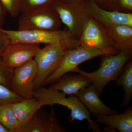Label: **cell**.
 Segmentation results:
<instances>
[{
	"mask_svg": "<svg viewBox=\"0 0 132 132\" xmlns=\"http://www.w3.org/2000/svg\"><path fill=\"white\" fill-rule=\"evenodd\" d=\"M65 94L61 91L44 86L35 89L34 97L42 103L43 106H53L55 104L65 107L71 111L69 120L82 121L87 120L89 127L94 132H101L98 123L92 120L90 116V113L76 95H69L67 97Z\"/></svg>",
	"mask_w": 132,
	"mask_h": 132,
	"instance_id": "1",
	"label": "cell"
},
{
	"mask_svg": "<svg viewBox=\"0 0 132 132\" xmlns=\"http://www.w3.org/2000/svg\"><path fill=\"white\" fill-rule=\"evenodd\" d=\"M13 43H26L31 44L40 43L59 44L67 49H71L80 45L79 41L74 38L67 29L64 30L49 31L43 30H11L0 28Z\"/></svg>",
	"mask_w": 132,
	"mask_h": 132,
	"instance_id": "2",
	"label": "cell"
},
{
	"mask_svg": "<svg viewBox=\"0 0 132 132\" xmlns=\"http://www.w3.org/2000/svg\"><path fill=\"white\" fill-rule=\"evenodd\" d=\"M102 56L100 67L94 72H87L78 67L73 72L89 78L99 95L101 94L108 83L118 78L125 65L131 58L132 54L120 52L116 54Z\"/></svg>",
	"mask_w": 132,
	"mask_h": 132,
	"instance_id": "3",
	"label": "cell"
},
{
	"mask_svg": "<svg viewBox=\"0 0 132 132\" xmlns=\"http://www.w3.org/2000/svg\"><path fill=\"white\" fill-rule=\"evenodd\" d=\"M62 23L78 40L90 16L86 2L65 3L58 1L53 7Z\"/></svg>",
	"mask_w": 132,
	"mask_h": 132,
	"instance_id": "4",
	"label": "cell"
},
{
	"mask_svg": "<svg viewBox=\"0 0 132 132\" xmlns=\"http://www.w3.org/2000/svg\"><path fill=\"white\" fill-rule=\"evenodd\" d=\"M67 50L59 44H49L36 55L34 59L38 71L34 83L35 89L44 86L45 80L59 67Z\"/></svg>",
	"mask_w": 132,
	"mask_h": 132,
	"instance_id": "5",
	"label": "cell"
},
{
	"mask_svg": "<svg viewBox=\"0 0 132 132\" xmlns=\"http://www.w3.org/2000/svg\"><path fill=\"white\" fill-rule=\"evenodd\" d=\"M102 55H104V54L98 50L83 45L67 50L59 67L47 78L44 86L53 84L62 76L73 72L78 66L85 62Z\"/></svg>",
	"mask_w": 132,
	"mask_h": 132,
	"instance_id": "6",
	"label": "cell"
},
{
	"mask_svg": "<svg viewBox=\"0 0 132 132\" xmlns=\"http://www.w3.org/2000/svg\"><path fill=\"white\" fill-rule=\"evenodd\" d=\"M62 23L53 7L43 8L21 13L19 16L18 30H60Z\"/></svg>",
	"mask_w": 132,
	"mask_h": 132,
	"instance_id": "7",
	"label": "cell"
},
{
	"mask_svg": "<svg viewBox=\"0 0 132 132\" xmlns=\"http://www.w3.org/2000/svg\"><path fill=\"white\" fill-rule=\"evenodd\" d=\"M79 40L80 45L98 50L104 55L120 52L114 47L105 29L90 15Z\"/></svg>",
	"mask_w": 132,
	"mask_h": 132,
	"instance_id": "8",
	"label": "cell"
},
{
	"mask_svg": "<svg viewBox=\"0 0 132 132\" xmlns=\"http://www.w3.org/2000/svg\"><path fill=\"white\" fill-rule=\"evenodd\" d=\"M37 71V65L34 59L14 69L10 82V90L24 100L34 98V83Z\"/></svg>",
	"mask_w": 132,
	"mask_h": 132,
	"instance_id": "9",
	"label": "cell"
},
{
	"mask_svg": "<svg viewBox=\"0 0 132 132\" xmlns=\"http://www.w3.org/2000/svg\"><path fill=\"white\" fill-rule=\"evenodd\" d=\"M41 48L39 44L13 43L8 46L1 57L7 67L14 69L34 59Z\"/></svg>",
	"mask_w": 132,
	"mask_h": 132,
	"instance_id": "10",
	"label": "cell"
},
{
	"mask_svg": "<svg viewBox=\"0 0 132 132\" xmlns=\"http://www.w3.org/2000/svg\"><path fill=\"white\" fill-rule=\"evenodd\" d=\"M89 14L104 28L115 25H127L132 27V13H122L104 9L93 0H86Z\"/></svg>",
	"mask_w": 132,
	"mask_h": 132,
	"instance_id": "11",
	"label": "cell"
},
{
	"mask_svg": "<svg viewBox=\"0 0 132 132\" xmlns=\"http://www.w3.org/2000/svg\"><path fill=\"white\" fill-rule=\"evenodd\" d=\"M52 108L49 113L39 109L29 122L22 128L21 132H65Z\"/></svg>",
	"mask_w": 132,
	"mask_h": 132,
	"instance_id": "12",
	"label": "cell"
},
{
	"mask_svg": "<svg viewBox=\"0 0 132 132\" xmlns=\"http://www.w3.org/2000/svg\"><path fill=\"white\" fill-rule=\"evenodd\" d=\"M94 87L91 85L79 91L76 95L94 116L111 115L118 114L102 101Z\"/></svg>",
	"mask_w": 132,
	"mask_h": 132,
	"instance_id": "13",
	"label": "cell"
},
{
	"mask_svg": "<svg viewBox=\"0 0 132 132\" xmlns=\"http://www.w3.org/2000/svg\"><path fill=\"white\" fill-rule=\"evenodd\" d=\"M92 85L90 79L81 74H65L54 83L49 88L61 91L66 95H77L80 90Z\"/></svg>",
	"mask_w": 132,
	"mask_h": 132,
	"instance_id": "14",
	"label": "cell"
},
{
	"mask_svg": "<svg viewBox=\"0 0 132 132\" xmlns=\"http://www.w3.org/2000/svg\"><path fill=\"white\" fill-rule=\"evenodd\" d=\"M105 29L116 49L132 54V26L115 25Z\"/></svg>",
	"mask_w": 132,
	"mask_h": 132,
	"instance_id": "15",
	"label": "cell"
},
{
	"mask_svg": "<svg viewBox=\"0 0 132 132\" xmlns=\"http://www.w3.org/2000/svg\"><path fill=\"white\" fill-rule=\"evenodd\" d=\"M95 121L105 125L104 132L117 130L120 132H132V109L130 108L121 114L96 115Z\"/></svg>",
	"mask_w": 132,
	"mask_h": 132,
	"instance_id": "16",
	"label": "cell"
},
{
	"mask_svg": "<svg viewBox=\"0 0 132 132\" xmlns=\"http://www.w3.org/2000/svg\"><path fill=\"white\" fill-rule=\"evenodd\" d=\"M11 106L21 128L29 122L36 112L43 106L42 103L34 97L11 103Z\"/></svg>",
	"mask_w": 132,
	"mask_h": 132,
	"instance_id": "17",
	"label": "cell"
},
{
	"mask_svg": "<svg viewBox=\"0 0 132 132\" xmlns=\"http://www.w3.org/2000/svg\"><path fill=\"white\" fill-rule=\"evenodd\" d=\"M116 86H121L124 90V97L122 107L130 103L132 97V61L129 60L125 65L123 71L115 80Z\"/></svg>",
	"mask_w": 132,
	"mask_h": 132,
	"instance_id": "18",
	"label": "cell"
},
{
	"mask_svg": "<svg viewBox=\"0 0 132 132\" xmlns=\"http://www.w3.org/2000/svg\"><path fill=\"white\" fill-rule=\"evenodd\" d=\"M11 103L0 106V123L11 132H21V127L12 109Z\"/></svg>",
	"mask_w": 132,
	"mask_h": 132,
	"instance_id": "19",
	"label": "cell"
},
{
	"mask_svg": "<svg viewBox=\"0 0 132 132\" xmlns=\"http://www.w3.org/2000/svg\"><path fill=\"white\" fill-rule=\"evenodd\" d=\"M21 14L43 8L53 7L59 0H20Z\"/></svg>",
	"mask_w": 132,
	"mask_h": 132,
	"instance_id": "20",
	"label": "cell"
},
{
	"mask_svg": "<svg viewBox=\"0 0 132 132\" xmlns=\"http://www.w3.org/2000/svg\"><path fill=\"white\" fill-rule=\"evenodd\" d=\"M107 10L132 13V0H110Z\"/></svg>",
	"mask_w": 132,
	"mask_h": 132,
	"instance_id": "21",
	"label": "cell"
},
{
	"mask_svg": "<svg viewBox=\"0 0 132 132\" xmlns=\"http://www.w3.org/2000/svg\"><path fill=\"white\" fill-rule=\"evenodd\" d=\"M24 100L14 94L9 88L0 84V106L6 103H15Z\"/></svg>",
	"mask_w": 132,
	"mask_h": 132,
	"instance_id": "22",
	"label": "cell"
},
{
	"mask_svg": "<svg viewBox=\"0 0 132 132\" xmlns=\"http://www.w3.org/2000/svg\"><path fill=\"white\" fill-rule=\"evenodd\" d=\"M13 69L7 67L0 57V84L10 90V82Z\"/></svg>",
	"mask_w": 132,
	"mask_h": 132,
	"instance_id": "23",
	"label": "cell"
},
{
	"mask_svg": "<svg viewBox=\"0 0 132 132\" xmlns=\"http://www.w3.org/2000/svg\"><path fill=\"white\" fill-rule=\"evenodd\" d=\"M7 13L12 17H16L21 14L20 0H0Z\"/></svg>",
	"mask_w": 132,
	"mask_h": 132,
	"instance_id": "24",
	"label": "cell"
},
{
	"mask_svg": "<svg viewBox=\"0 0 132 132\" xmlns=\"http://www.w3.org/2000/svg\"><path fill=\"white\" fill-rule=\"evenodd\" d=\"M10 43V40L6 35L0 31V57Z\"/></svg>",
	"mask_w": 132,
	"mask_h": 132,
	"instance_id": "25",
	"label": "cell"
},
{
	"mask_svg": "<svg viewBox=\"0 0 132 132\" xmlns=\"http://www.w3.org/2000/svg\"><path fill=\"white\" fill-rule=\"evenodd\" d=\"M7 13L0 2V28L2 27L5 22V19Z\"/></svg>",
	"mask_w": 132,
	"mask_h": 132,
	"instance_id": "26",
	"label": "cell"
},
{
	"mask_svg": "<svg viewBox=\"0 0 132 132\" xmlns=\"http://www.w3.org/2000/svg\"><path fill=\"white\" fill-rule=\"evenodd\" d=\"M98 6L102 8L107 10L110 0H93Z\"/></svg>",
	"mask_w": 132,
	"mask_h": 132,
	"instance_id": "27",
	"label": "cell"
},
{
	"mask_svg": "<svg viewBox=\"0 0 132 132\" xmlns=\"http://www.w3.org/2000/svg\"><path fill=\"white\" fill-rule=\"evenodd\" d=\"M86 0H59V1L65 3L85 2Z\"/></svg>",
	"mask_w": 132,
	"mask_h": 132,
	"instance_id": "28",
	"label": "cell"
},
{
	"mask_svg": "<svg viewBox=\"0 0 132 132\" xmlns=\"http://www.w3.org/2000/svg\"><path fill=\"white\" fill-rule=\"evenodd\" d=\"M0 132H11L7 128L0 123Z\"/></svg>",
	"mask_w": 132,
	"mask_h": 132,
	"instance_id": "29",
	"label": "cell"
}]
</instances>
